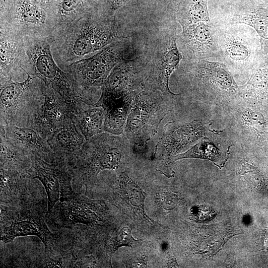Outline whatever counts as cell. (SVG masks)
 <instances>
[{
  "instance_id": "1",
  "label": "cell",
  "mask_w": 268,
  "mask_h": 268,
  "mask_svg": "<svg viewBox=\"0 0 268 268\" xmlns=\"http://www.w3.org/2000/svg\"><path fill=\"white\" fill-rule=\"evenodd\" d=\"M50 49V42L41 39L34 40L26 50L28 66L21 68L51 86L70 107L75 116L98 100L96 95L83 89L69 73L59 67Z\"/></svg>"
},
{
  "instance_id": "2",
  "label": "cell",
  "mask_w": 268,
  "mask_h": 268,
  "mask_svg": "<svg viewBox=\"0 0 268 268\" xmlns=\"http://www.w3.org/2000/svg\"><path fill=\"white\" fill-rule=\"evenodd\" d=\"M67 29L61 48L66 62H74L113 42L129 38L113 17H83L69 24Z\"/></svg>"
},
{
  "instance_id": "3",
  "label": "cell",
  "mask_w": 268,
  "mask_h": 268,
  "mask_svg": "<svg viewBox=\"0 0 268 268\" xmlns=\"http://www.w3.org/2000/svg\"><path fill=\"white\" fill-rule=\"evenodd\" d=\"M24 72L27 77L22 81L0 80V127H33L44 102L45 84L38 77Z\"/></svg>"
},
{
  "instance_id": "4",
  "label": "cell",
  "mask_w": 268,
  "mask_h": 268,
  "mask_svg": "<svg viewBox=\"0 0 268 268\" xmlns=\"http://www.w3.org/2000/svg\"><path fill=\"white\" fill-rule=\"evenodd\" d=\"M132 154L128 139L122 134L105 132L97 134L84 144L75 158L68 165L71 174L83 182L97 178L104 170H117L125 156Z\"/></svg>"
},
{
  "instance_id": "5",
  "label": "cell",
  "mask_w": 268,
  "mask_h": 268,
  "mask_svg": "<svg viewBox=\"0 0 268 268\" xmlns=\"http://www.w3.org/2000/svg\"><path fill=\"white\" fill-rule=\"evenodd\" d=\"M176 30L171 33L161 32L140 55L146 77V86L168 95H176L169 88V80L177 69L183 55L177 43Z\"/></svg>"
},
{
  "instance_id": "6",
  "label": "cell",
  "mask_w": 268,
  "mask_h": 268,
  "mask_svg": "<svg viewBox=\"0 0 268 268\" xmlns=\"http://www.w3.org/2000/svg\"><path fill=\"white\" fill-rule=\"evenodd\" d=\"M151 87L138 93L132 102L123 134L128 139L136 135L160 136V124L171 110L170 98Z\"/></svg>"
},
{
  "instance_id": "7",
  "label": "cell",
  "mask_w": 268,
  "mask_h": 268,
  "mask_svg": "<svg viewBox=\"0 0 268 268\" xmlns=\"http://www.w3.org/2000/svg\"><path fill=\"white\" fill-rule=\"evenodd\" d=\"M129 39L113 42L93 55L67 67L75 81L85 90L97 95L113 69L124 59Z\"/></svg>"
},
{
  "instance_id": "8",
  "label": "cell",
  "mask_w": 268,
  "mask_h": 268,
  "mask_svg": "<svg viewBox=\"0 0 268 268\" xmlns=\"http://www.w3.org/2000/svg\"><path fill=\"white\" fill-rule=\"evenodd\" d=\"M183 62L181 68L193 85L225 96L238 90L239 87L223 64L206 60H184Z\"/></svg>"
},
{
  "instance_id": "9",
  "label": "cell",
  "mask_w": 268,
  "mask_h": 268,
  "mask_svg": "<svg viewBox=\"0 0 268 268\" xmlns=\"http://www.w3.org/2000/svg\"><path fill=\"white\" fill-rule=\"evenodd\" d=\"M30 157L31 165L26 173L30 178L38 179L43 185L50 211L64 193L62 190H71L72 175L67 164L58 157L51 162L34 154H31Z\"/></svg>"
},
{
  "instance_id": "10",
  "label": "cell",
  "mask_w": 268,
  "mask_h": 268,
  "mask_svg": "<svg viewBox=\"0 0 268 268\" xmlns=\"http://www.w3.org/2000/svg\"><path fill=\"white\" fill-rule=\"evenodd\" d=\"M177 41L185 60H206L219 54L218 32L211 22H198L182 28Z\"/></svg>"
},
{
  "instance_id": "11",
  "label": "cell",
  "mask_w": 268,
  "mask_h": 268,
  "mask_svg": "<svg viewBox=\"0 0 268 268\" xmlns=\"http://www.w3.org/2000/svg\"><path fill=\"white\" fill-rule=\"evenodd\" d=\"M44 95V102L32 127L47 140L59 129L73 119L74 114L64 99L51 86L45 84Z\"/></svg>"
},
{
  "instance_id": "12",
  "label": "cell",
  "mask_w": 268,
  "mask_h": 268,
  "mask_svg": "<svg viewBox=\"0 0 268 268\" xmlns=\"http://www.w3.org/2000/svg\"><path fill=\"white\" fill-rule=\"evenodd\" d=\"M145 87L143 63L139 56L133 60L124 59L118 64L101 87V92L136 95Z\"/></svg>"
},
{
  "instance_id": "13",
  "label": "cell",
  "mask_w": 268,
  "mask_h": 268,
  "mask_svg": "<svg viewBox=\"0 0 268 268\" xmlns=\"http://www.w3.org/2000/svg\"><path fill=\"white\" fill-rule=\"evenodd\" d=\"M241 29L229 28L218 32L219 54L229 65L245 67L252 62L253 49Z\"/></svg>"
},
{
  "instance_id": "14",
  "label": "cell",
  "mask_w": 268,
  "mask_h": 268,
  "mask_svg": "<svg viewBox=\"0 0 268 268\" xmlns=\"http://www.w3.org/2000/svg\"><path fill=\"white\" fill-rule=\"evenodd\" d=\"M0 134L30 154L37 155L47 161H52L56 157L47 140L33 127L6 125L0 127Z\"/></svg>"
},
{
  "instance_id": "15",
  "label": "cell",
  "mask_w": 268,
  "mask_h": 268,
  "mask_svg": "<svg viewBox=\"0 0 268 268\" xmlns=\"http://www.w3.org/2000/svg\"><path fill=\"white\" fill-rule=\"evenodd\" d=\"M134 97L125 93H101L98 101L106 110L104 132L117 135L123 134Z\"/></svg>"
},
{
  "instance_id": "16",
  "label": "cell",
  "mask_w": 268,
  "mask_h": 268,
  "mask_svg": "<svg viewBox=\"0 0 268 268\" xmlns=\"http://www.w3.org/2000/svg\"><path fill=\"white\" fill-rule=\"evenodd\" d=\"M200 129L194 121L179 125L168 123L161 133L157 151L161 152L168 161L177 152L191 146L199 137Z\"/></svg>"
},
{
  "instance_id": "17",
  "label": "cell",
  "mask_w": 268,
  "mask_h": 268,
  "mask_svg": "<svg viewBox=\"0 0 268 268\" xmlns=\"http://www.w3.org/2000/svg\"><path fill=\"white\" fill-rule=\"evenodd\" d=\"M86 140L77 127L74 119L47 139L54 153L67 165L78 155Z\"/></svg>"
},
{
  "instance_id": "18",
  "label": "cell",
  "mask_w": 268,
  "mask_h": 268,
  "mask_svg": "<svg viewBox=\"0 0 268 268\" xmlns=\"http://www.w3.org/2000/svg\"><path fill=\"white\" fill-rule=\"evenodd\" d=\"M35 235L38 237L47 248L52 244V234L42 216L32 214L20 216L1 231L0 239L4 243L12 242L17 237Z\"/></svg>"
},
{
  "instance_id": "19",
  "label": "cell",
  "mask_w": 268,
  "mask_h": 268,
  "mask_svg": "<svg viewBox=\"0 0 268 268\" xmlns=\"http://www.w3.org/2000/svg\"><path fill=\"white\" fill-rule=\"evenodd\" d=\"M231 146H223L207 138L198 142L186 152L170 157L168 161L172 163L184 158L204 159L211 161L221 169L229 158Z\"/></svg>"
},
{
  "instance_id": "20",
  "label": "cell",
  "mask_w": 268,
  "mask_h": 268,
  "mask_svg": "<svg viewBox=\"0 0 268 268\" xmlns=\"http://www.w3.org/2000/svg\"><path fill=\"white\" fill-rule=\"evenodd\" d=\"M22 44L16 36L6 34L0 29V80L12 79L16 68L20 67L19 61L22 55Z\"/></svg>"
},
{
  "instance_id": "21",
  "label": "cell",
  "mask_w": 268,
  "mask_h": 268,
  "mask_svg": "<svg viewBox=\"0 0 268 268\" xmlns=\"http://www.w3.org/2000/svg\"><path fill=\"white\" fill-rule=\"evenodd\" d=\"M67 195L61 206L66 219L73 223L90 224L97 221L98 216L92 203L78 194Z\"/></svg>"
},
{
  "instance_id": "22",
  "label": "cell",
  "mask_w": 268,
  "mask_h": 268,
  "mask_svg": "<svg viewBox=\"0 0 268 268\" xmlns=\"http://www.w3.org/2000/svg\"><path fill=\"white\" fill-rule=\"evenodd\" d=\"M106 110L97 101L87 106L74 116V122L86 140L104 133Z\"/></svg>"
},
{
  "instance_id": "23",
  "label": "cell",
  "mask_w": 268,
  "mask_h": 268,
  "mask_svg": "<svg viewBox=\"0 0 268 268\" xmlns=\"http://www.w3.org/2000/svg\"><path fill=\"white\" fill-rule=\"evenodd\" d=\"M0 166L26 172L32 163L30 154L0 134Z\"/></svg>"
},
{
  "instance_id": "24",
  "label": "cell",
  "mask_w": 268,
  "mask_h": 268,
  "mask_svg": "<svg viewBox=\"0 0 268 268\" xmlns=\"http://www.w3.org/2000/svg\"><path fill=\"white\" fill-rule=\"evenodd\" d=\"M15 17L19 22L29 26L43 25L47 19L45 11L29 0L18 1L15 8Z\"/></svg>"
},
{
  "instance_id": "25",
  "label": "cell",
  "mask_w": 268,
  "mask_h": 268,
  "mask_svg": "<svg viewBox=\"0 0 268 268\" xmlns=\"http://www.w3.org/2000/svg\"><path fill=\"white\" fill-rule=\"evenodd\" d=\"M206 2V0H191L186 10L177 16L178 22L182 28L198 22H211Z\"/></svg>"
},
{
  "instance_id": "26",
  "label": "cell",
  "mask_w": 268,
  "mask_h": 268,
  "mask_svg": "<svg viewBox=\"0 0 268 268\" xmlns=\"http://www.w3.org/2000/svg\"><path fill=\"white\" fill-rule=\"evenodd\" d=\"M120 184L126 190L127 198L133 206L143 210L145 193L139 186L127 174L121 173L119 177Z\"/></svg>"
},
{
  "instance_id": "27",
  "label": "cell",
  "mask_w": 268,
  "mask_h": 268,
  "mask_svg": "<svg viewBox=\"0 0 268 268\" xmlns=\"http://www.w3.org/2000/svg\"><path fill=\"white\" fill-rule=\"evenodd\" d=\"M138 242V241L133 237L130 228L124 226L117 232L113 238L112 251L114 252L122 246L132 247Z\"/></svg>"
},
{
  "instance_id": "28",
  "label": "cell",
  "mask_w": 268,
  "mask_h": 268,
  "mask_svg": "<svg viewBox=\"0 0 268 268\" xmlns=\"http://www.w3.org/2000/svg\"><path fill=\"white\" fill-rule=\"evenodd\" d=\"M87 0H63L60 6V11L62 15L73 14Z\"/></svg>"
},
{
  "instance_id": "29",
  "label": "cell",
  "mask_w": 268,
  "mask_h": 268,
  "mask_svg": "<svg viewBox=\"0 0 268 268\" xmlns=\"http://www.w3.org/2000/svg\"><path fill=\"white\" fill-rule=\"evenodd\" d=\"M177 197L174 194H165L162 195L160 199L161 206L165 209L174 208L177 204Z\"/></svg>"
},
{
  "instance_id": "30",
  "label": "cell",
  "mask_w": 268,
  "mask_h": 268,
  "mask_svg": "<svg viewBox=\"0 0 268 268\" xmlns=\"http://www.w3.org/2000/svg\"><path fill=\"white\" fill-rule=\"evenodd\" d=\"M249 121L257 131H261L264 127L265 121L263 116L257 112H253L249 116Z\"/></svg>"
},
{
  "instance_id": "31",
  "label": "cell",
  "mask_w": 268,
  "mask_h": 268,
  "mask_svg": "<svg viewBox=\"0 0 268 268\" xmlns=\"http://www.w3.org/2000/svg\"><path fill=\"white\" fill-rule=\"evenodd\" d=\"M96 264L92 256H85L79 259L74 265V268H94Z\"/></svg>"
},
{
  "instance_id": "32",
  "label": "cell",
  "mask_w": 268,
  "mask_h": 268,
  "mask_svg": "<svg viewBox=\"0 0 268 268\" xmlns=\"http://www.w3.org/2000/svg\"><path fill=\"white\" fill-rule=\"evenodd\" d=\"M62 262L61 259H58L57 260L51 259L50 260H49L48 262H47L46 264V267L50 268H61L62 266Z\"/></svg>"
},
{
  "instance_id": "33",
  "label": "cell",
  "mask_w": 268,
  "mask_h": 268,
  "mask_svg": "<svg viewBox=\"0 0 268 268\" xmlns=\"http://www.w3.org/2000/svg\"><path fill=\"white\" fill-rule=\"evenodd\" d=\"M264 248L265 250H267L268 249V231H267L265 233Z\"/></svg>"
},
{
  "instance_id": "34",
  "label": "cell",
  "mask_w": 268,
  "mask_h": 268,
  "mask_svg": "<svg viewBox=\"0 0 268 268\" xmlns=\"http://www.w3.org/2000/svg\"><path fill=\"white\" fill-rule=\"evenodd\" d=\"M38 2L40 3H46V2H48L50 1V0H35Z\"/></svg>"
}]
</instances>
